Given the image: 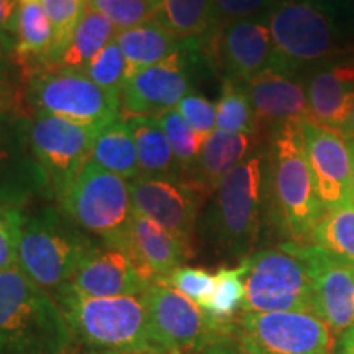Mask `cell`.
I'll return each mask as SVG.
<instances>
[{
    "mask_svg": "<svg viewBox=\"0 0 354 354\" xmlns=\"http://www.w3.org/2000/svg\"><path fill=\"white\" fill-rule=\"evenodd\" d=\"M266 228L268 154L263 145L218 184L198 216L197 236L215 258L240 264L258 251Z\"/></svg>",
    "mask_w": 354,
    "mask_h": 354,
    "instance_id": "1",
    "label": "cell"
},
{
    "mask_svg": "<svg viewBox=\"0 0 354 354\" xmlns=\"http://www.w3.org/2000/svg\"><path fill=\"white\" fill-rule=\"evenodd\" d=\"M268 228L282 243L312 245L326 209L318 197L305 153L304 122H292L269 136Z\"/></svg>",
    "mask_w": 354,
    "mask_h": 354,
    "instance_id": "2",
    "label": "cell"
},
{
    "mask_svg": "<svg viewBox=\"0 0 354 354\" xmlns=\"http://www.w3.org/2000/svg\"><path fill=\"white\" fill-rule=\"evenodd\" d=\"M74 336L63 310L19 266L0 272V354H64Z\"/></svg>",
    "mask_w": 354,
    "mask_h": 354,
    "instance_id": "3",
    "label": "cell"
},
{
    "mask_svg": "<svg viewBox=\"0 0 354 354\" xmlns=\"http://www.w3.org/2000/svg\"><path fill=\"white\" fill-rule=\"evenodd\" d=\"M53 297L63 310L74 343L117 354H158L141 295L87 297L64 284Z\"/></svg>",
    "mask_w": 354,
    "mask_h": 354,
    "instance_id": "4",
    "label": "cell"
},
{
    "mask_svg": "<svg viewBox=\"0 0 354 354\" xmlns=\"http://www.w3.org/2000/svg\"><path fill=\"white\" fill-rule=\"evenodd\" d=\"M264 20L274 46L269 68L300 76L346 51L333 7L326 0H279Z\"/></svg>",
    "mask_w": 354,
    "mask_h": 354,
    "instance_id": "5",
    "label": "cell"
},
{
    "mask_svg": "<svg viewBox=\"0 0 354 354\" xmlns=\"http://www.w3.org/2000/svg\"><path fill=\"white\" fill-rule=\"evenodd\" d=\"M100 240L71 221L59 207H41L25 215L17 266L50 294L68 284Z\"/></svg>",
    "mask_w": 354,
    "mask_h": 354,
    "instance_id": "6",
    "label": "cell"
},
{
    "mask_svg": "<svg viewBox=\"0 0 354 354\" xmlns=\"http://www.w3.org/2000/svg\"><path fill=\"white\" fill-rule=\"evenodd\" d=\"M71 221L102 243L122 246L133 216L130 183L91 161L55 196Z\"/></svg>",
    "mask_w": 354,
    "mask_h": 354,
    "instance_id": "7",
    "label": "cell"
},
{
    "mask_svg": "<svg viewBox=\"0 0 354 354\" xmlns=\"http://www.w3.org/2000/svg\"><path fill=\"white\" fill-rule=\"evenodd\" d=\"M241 264L245 268L241 313H313V292L307 268L286 243L254 251Z\"/></svg>",
    "mask_w": 354,
    "mask_h": 354,
    "instance_id": "8",
    "label": "cell"
},
{
    "mask_svg": "<svg viewBox=\"0 0 354 354\" xmlns=\"http://www.w3.org/2000/svg\"><path fill=\"white\" fill-rule=\"evenodd\" d=\"M25 102L37 113L81 125L105 127L120 117V94L92 82L82 71H41L25 79Z\"/></svg>",
    "mask_w": 354,
    "mask_h": 354,
    "instance_id": "9",
    "label": "cell"
},
{
    "mask_svg": "<svg viewBox=\"0 0 354 354\" xmlns=\"http://www.w3.org/2000/svg\"><path fill=\"white\" fill-rule=\"evenodd\" d=\"M158 354H198L230 342L232 323H216L192 300L166 284H151L141 294Z\"/></svg>",
    "mask_w": 354,
    "mask_h": 354,
    "instance_id": "10",
    "label": "cell"
},
{
    "mask_svg": "<svg viewBox=\"0 0 354 354\" xmlns=\"http://www.w3.org/2000/svg\"><path fill=\"white\" fill-rule=\"evenodd\" d=\"M230 342L248 354H333L335 335L310 312L240 313Z\"/></svg>",
    "mask_w": 354,
    "mask_h": 354,
    "instance_id": "11",
    "label": "cell"
},
{
    "mask_svg": "<svg viewBox=\"0 0 354 354\" xmlns=\"http://www.w3.org/2000/svg\"><path fill=\"white\" fill-rule=\"evenodd\" d=\"M198 57V39H192L167 59L131 74L120 91L122 117H161L176 109L192 92V69Z\"/></svg>",
    "mask_w": 354,
    "mask_h": 354,
    "instance_id": "12",
    "label": "cell"
},
{
    "mask_svg": "<svg viewBox=\"0 0 354 354\" xmlns=\"http://www.w3.org/2000/svg\"><path fill=\"white\" fill-rule=\"evenodd\" d=\"M202 57L221 79L248 82L271 66L272 38L264 17L216 24L198 39Z\"/></svg>",
    "mask_w": 354,
    "mask_h": 354,
    "instance_id": "13",
    "label": "cell"
},
{
    "mask_svg": "<svg viewBox=\"0 0 354 354\" xmlns=\"http://www.w3.org/2000/svg\"><path fill=\"white\" fill-rule=\"evenodd\" d=\"M102 128L46 113H37L32 118V148L48 177L53 198L92 161L95 138Z\"/></svg>",
    "mask_w": 354,
    "mask_h": 354,
    "instance_id": "14",
    "label": "cell"
},
{
    "mask_svg": "<svg viewBox=\"0 0 354 354\" xmlns=\"http://www.w3.org/2000/svg\"><path fill=\"white\" fill-rule=\"evenodd\" d=\"M26 113L0 117V205L21 209L38 196L51 197L50 183L35 158Z\"/></svg>",
    "mask_w": 354,
    "mask_h": 354,
    "instance_id": "15",
    "label": "cell"
},
{
    "mask_svg": "<svg viewBox=\"0 0 354 354\" xmlns=\"http://www.w3.org/2000/svg\"><path fill=\"white\" fill-rule=\"evenodd\" d=\"M287 246L304 261L312 282L313 313L320 317L335 338L354 325V264L317 245Z\"/></svg>",
    "mask_w": 354,
    "mask_h": 354,
    "instance_id": "16",
    "label": "cell"
},
{
    "mask_svg": "<svg viewBox=\"0 0 354 354\" xmlns=\"http://www.w3.org/2000/svg\"><path fill=\"white\" fill-rule=\"evenodd\" d=\"M130 194L135 214L156 221L192 250L205 196L183 180L141 176L130 180Z\"/></svg>",
    "mask_w": 354,
    "mask_h": 354,
    "instance_id": "17",
    "label": "cell"
},
{
    "mask_svg": "<svg viewBox=\"0 0 354 354\" xmlns=\"http://www.w3.org/2000/svg\"><path fill=\"white\" fill-rule=\"evenodd\" d=\"M305 153L318 197L326 210L353 201V159L339 131L304 122Z\"/></svg>",
    "mask_w": 354,
    "mask_h": 354,
    "instance_id": "18",
    "label": "cell"
},
{
    "mask_svg": "<svg viewBox=\"0 0 354 354\" xmlns=\"http://www.w3.org/2000/svg\"><path fill=\"white\" fill-rule=\"evenodd\" d=\"M246 91L264 141L287 123L308 120L307 82L299 74L266 68L246 82Z\"/></svg>",
    "mask_w": 354,
    "mask_h": 354,
    "instance_id": "19",
    "label": "cell"
},
{
    "mask_svg": "<svg viewBox=\"0 0 354 354\" xmlns=\"http://www.w3.org/2000/svg\"><path fill=\"white\" fill-rule=\"evenodd\" d=\"M68 286L87 297L141 295L151 286L123 248L99 241Z\"/></svg>",
    "mask_w": 354,
    "mask_h": 354,
    "instance_id": "20",
    "label": "cell"
},
{
    "mask_svg": "<svg viewBox=\"0 0 354 354\" xmlns=\"http://www.w3.org/2000/svg\"><path fill=\"white\" fill-rule=\"evenodd\" d=\"M151 284L161 282L194 254L156 221L133 212L122 246Z\"/></svg>",
    "mask_w": 354,
    "mask_h": 354,
    "instance_id": "21",
    "label": "cell"
},
{
    "mask_svg": "<svg viewBox=\"0 0 354 354\" xmlns=\"http://www.w3.org/2000/svg\"><path fill=\"white\" fill-rule=\"evenodd\" d=\"M308 120L342 133L354 104V59H336L310 71Z\"/></svg>",
    "mask_w": 354,
    "mask_h": 354,
    "instance_id": "22",
    "label": "cell"
},
{
    "mask_svg": "<svg viewBox=\"0 0 354 354\" xmlns=\"http://www.w3.org/2000/svg\"><path fill=\"white\" fill-rule=\"evenodd\" d=\"M263 145L266 141L259 135L215 130L203 141L197 161L179 180L210 198L221 180Z\"/></svg>",
    "mask_w": 354,
    "mask_h": 354,
    "instance_id": "23",
    "label": "cell"
},
{
    "mask_svg": "<svg viewBox=\"0 0 354 354\" xmlns=\"http://www.w3.org/2000/svg\"><path fill=\"white\" fill-rule=\"evenodd\" d=\"M115 43L125 55L130 76L136 71L149 68L167 59L183 48L184 41H179L174 35L162 26L156 19L143 25L120 30L115 37Z\"/></svg>",
    "mask_w": 354,
    "mask_h": 354,
    "instance_id": "24",
    "label": "cell"
},
{
    "mask_svg": "<svg viewBox=\"0 0 354 354\" xmlns=\"http://www.w3.org/2000/svg\"><path fill=\"white\" fill-rule=\"evenodd\" d=\"M125 120L138 151L140 176L179 180V165L158 117H131Z\"/></svg>",
    "mask_w": 354,
    "mask_h": 354,
    "instance_id": "25",
    "label": "cell"
},
{
    "mask_svg": "<svg viewBox=\"0 0 354 354\" xmlns=\"http://www.w3.org/2000/svg\"><path fill=\"white\" fill-rule=\"evenodd\" d=\"M117 33V26L107 17L87 7L68 46L57 57L55 69L82 71L110 41H113Z\"/></svg>",
    "mask_w": 354,
    "mask_h": 354,
    "instance_id": "26",
    "label": "cell"
},
{
    "mask_svg": "<svg viewBox=\"0 0 354 354\" xmlns=\"http://www.w3.org/2000/svg\"><path fill=\"white\" fill-rule=\"evenodd\" d=\"M92 161L102 169L123 177L136 179L140 176L138 151L125 118L118 117L102 128L95 138Z\"/></svg>",
    "mask_w": 354,
    "mask_h": 354,
    "instance_id": "27",
    "label": "cell"
},
{
    "mask_svg": "<svg viewBox=\"0 0 354 354\" xmlns=\"http://www.w3.org/2000/svg\"><path fill=\"white\" fill-rule=\"evenodd\" d=\"M154 19L179 41L202 39L216 25L212 0H162Z\"/></svg>",
    "mask_w": 354,
    "mask_h": 354,
    "instance_id": "28",
    "label": "cell"
},
{
    "mask_svg": "<svg viewBox=\"0 0 354 354\" xmlns=\"http://www.w3.org/2000/svg\"><path fill=\"white\" fill-rule=\"evenodd\" d=\"M312 245L354 264V201L325 212L313 232Z\"/></svg>",
    "mask_w": 354,
    "mask_h": 354,
    "instance_id": "29",
    "label": "cell"
},
{
    "mask_svg": "<svg viewBox=\"0 0 354 354\" xmlns=\"http://www.w3.org/2000/svg\"><path fill=\"white\" fill-rule=\"evenodd\" d=\"M216 130L259 135L254 109L245 82L233 79L221 81V94L216 104Z\"/></svg>",
    "mask_w": 354,
    "mask_h": 354,
    "instance_id": "30",
    "label": "cell"
},
{
    "mask_svg": "<svg viewBox=\"0 0 354 354\" xmlns=\"http://www.w3.org/2000/svg\"><path fill=\"white\" fill-rule=\"evenodd\" d=\"M243 302H245V268L240 263L234 268L223 266L215 272L214 294L201 308L214 322L227 325L240 315Z\"/></svg>",
    "mask_w": 354,
    "mask_h": 354,
    "instance_id": "31",
    "label": "cell"
},
{
    "mask_svg": "<svg viewBox=\"0 0 354 354\" xmlns=\"http://www.w3.org/2000/svg\"><path fill=\"white\" fill-rule=\"evenodd\" d=\"M158 120L162 131H165L167 141H169L177 165H179L180 177L197 161L203 141L207 138L194 130L176 109L162 113L161 117H158Z\"/></svg>",
    "mask_w": 354,
    "mask_h": 354,
    "instance_id": "32",
    "label": "cell"
},
{
    "mask_svg": "<svg viewBox=\"0 0 354 354\" xmlns=\"http://www.w3.org/2000/svg\"><path fill=\"white\" fill-rule=\"evenodd\" d=\"M82 73L105 91L120 94L123 84L130 77V66L113 39L82 69Z\"/></svg>",
    "mask_w": 354,
    "mask_h": 354,
    "instance_id": "33",
    "label": "cell"
},
{
    "mask_svg": "<svg viewBox=\"0 0 354 354\" xmlns=\"http://www.w3.org/2000/svg\"><path fill=\"white\" fill-rule=\"evenodd\" d=\"M48 19H50L53 30H55V48H53L51 69L64 48L68 46L74 30L87 8V0H41Z\"/></svg>",
    "mask_w": 354,
    "mask_h": 354,
    "instance_id": "34",
    "label": "cell"
},
{
    "mask_svg": "<svg viewBox=\"0 0 354 354\" xmlns=\"http://www.w3.org/2000/svg\"><path fill=\"white\" fill-rule=\"evenodd\" d=\"M87 7L107 17L118 32L143 25L156 15V8L146 0H87Z\"/></svg>",
    "mask_w": 354,
    "mask_h": 354,
    "instance_id": "35",
    "label": "cell"
},
{
    "mask_svg": "<svg viewBox=\"0 0 354 354\" xmlns=\"http://www.w3.org/2000/svg\"><path fill=\"white\" fill-rule=\"evenodd\" d=\"M158 284H166L202 307L215 289V274L203 268L180 266Z\"/></svg>",
    "mask_w": 354,
    "mask_h": 354,
    "instance_id": "36",
    "label": "cell"
},
{
    "mask_svg": "<svg viewBox=\"0 0 354 354\" xmlns=\"http://www.w3.org/2000/svg\"><path fill=\"white\" fill-rule=\"evenodd\" d=\"M24 221V210L0 205V272L17 266Z\"/></svg>",
    "mask_w": 354,
    "mask_h": 354,
    "instance_id": "37",
    "label": "cell"
},
{
    "mask_svg": "<svg viewBox=\"0 0 354 354\" xmlns=\"http://www.w3.org/2000/svg\"><path fill=\"white\" fill-rule=\"evenodd\" d=\"M185 122L202 136H210L216 130V105L197 92H189L176 107Z\"/></svg>",
    "mask_w": 354,
    "mask_h": 354,
    "instance_id": "38",
    "label": "cell"
},
{
    "mask_svg": "<svg viewBox=\"0 0 354 354\" xmlns=\"http://www.w3.org/2000/svg\"><path fill=\"white\" fill-rule=\"evenodd\" d=\"M279 0H212L216 24L264 17Z\"/></svg>",
    "mask_w": 354,
    "mask_h": 354,
    "instance_id": "39",
    "label": "cell"
},
{
    "mask_svg": "<svg viewBox=\"0 0 354 354\" xmlns=\"http://www.w3.org/2000/svg\"><path fill=\"white\" fill-rule=\"evenodd\" d=\"M25 92L13 81H0V117L24 113Z\"/></svg>",
    "mask_w": 354,
    "mask_h": 354,
    "instance_id": "40",
    "label": "cell"
},
{
    "mask_svg": "<svg viewBox=\"0 0 354 354\" xmlns=\"http://www.w3.org/2000/svg\"><path fill=\"white\" fill-rule=\"evenodd\" d=\"M20 0H0V37L15 38V20Z\"/></svg>",
    "mask_w": 354,
    "mask_h": 354,
    "instance_id": "41",
    "label": "cell"
},
{
    "mask_svg": "<svg viewBox=\"0 0 354 354\" xmlns=\"http://www.w3.org/2000/svg\"><path fill=\"white\" fill-rule=\"evenodd\" d=\"M15 61H13V39L0 37V81H13V71H15Z\"/></svg>",
    "mask_w": 354,
    "mask_h": 354,
    "instance_id": "42",
    "label": "cell"
},
{
    "mask_svg": "<svg viewBox=\"0 0 354 354\" xmlns=\"http://www.w3.org/2000/svg\"><path fill=\"white\" fill-rule=\"evenodd\" d=\"M333 354H354V325L336 336Z\"/></svg>",
    "mask_w": 354,
    "mask_h": 354,
    "instance_id": "43",
    "label": "cell"
},
{
    "mask_svg": "<svg viewBox=\"0 0 354 354\" xmlns=\"http://www.w3.org/2000/svg\"><path fill=\"white\" fill-rule=\"evenodd\" d=\"M198 354H248V353H245L238 346H234L232 342H221V343L210 344V346H207Z\"/></svg>",
    "mask_w": 354,
    "mask_h": 354,
    "instance_id": "44",
    "label": "cell"
},
{
    "mask_svg": "<svg viewBox=\"0 0 354 354\" xmlns=\"http://www.w3.org/2000/svg\"><path fill=\"white\" fill-rule=\"evenodd\" d=\"M342 135L346 138L348 141H354V104L351 107V112H349V117L346 123H344L343 130H342Z\"/></svg>",
    "mask_w": 354,
    "mask_h": 354,
    "instance_id": "45",
    "label": "cell"
},
{
    "mask_svg": "<svg viewBox=\"0 0 354 354\" xmlns=\"http://www.w3.org/2000/svg\"><path fill=\"white\" fill-rule=\"evenodd\" d=\"M64 354H117L110 351H99V349H91V348H81V349H69Z\"/></svg>",
    "mask_w": 354,
    "mask_h": 354,
    "instance_id": "46",
    "label": "cell"
},
{
    "mask_svg": "<svg viewBox=\"0 0 354 354\" xmlns=\"http://www.w3.org/2000/svg\"><path fill=\"white\" fill-rule=\"evenodd\" d=\"M351 148V159H353V201H354V141H348Z\"/></svg>",
    "mask_w": 354,
    "mask_h": 354,
    "instance_id": "47",
    "label": "cell"
},
{
    "mask_svg": "<svg viewBox=\"0 0 354 354\" xmlns=\"http://www.w3.org/2000/svg\"><path fill=\"white\" fill-rule=\"evenodd\" d=\"M146 2H148L149 6L154 7V8H156V10H158V7L161 6V2H162V0H146Z\"/></svg>",
    "mask_w": 354,
    "mask_h": 354,
    "instance_id": "48",
    "label": "cell"
},
{
    "mask_svg": "<svg viewBox=\"0 0 354 354\" xmlns=\"http://www.w3.org/2000/svg\"><path fill=\"white\" fill-rule=\"evenodd\" d=\"M349 2H353V3H354V0H349Z\"/></svg>",
    "mask_w": 354,
    "mask_h": 354,
    "instance_id": "49",
    "label": "cell"
}]
</instances>
